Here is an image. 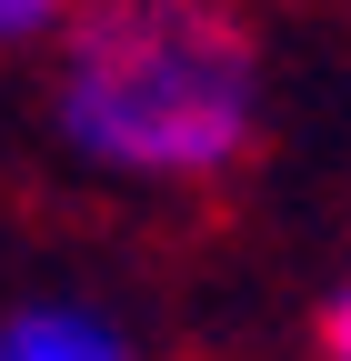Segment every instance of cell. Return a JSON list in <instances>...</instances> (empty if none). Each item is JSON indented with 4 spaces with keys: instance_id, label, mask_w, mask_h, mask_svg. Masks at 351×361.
Listing matches in <instances>:
<instances>
[{
    "instance_id": "obj_1",
    "label": "cell",
    "mask_w": 351,
    "mask_h": 361,
    "mask_svg": "<svg viewBox=\"0 0 351 361\" xmlns=\"http://www.w3.org/2000/svg\"><path fill=\"white\" fill-rule=\"evenodd\" d=\"M261 40L241 0H70L51 30V130L121 191H211L261 151Z\"/></svg>"
},
{
    "instance_id": "obj_2",
    "label": "cell",
    "mask_w": 351,
    "mask_h": 361,
    "mask_svg": "<svg viewBox=\"0 0 351 361\" xmlns=\"http://www.w3.org/2000/svg\"><path fill=\"white\" fill-rule=\"evenodd\" d=\"M0 361H151V341L121 311H101V301L51 291V301H11L0 311Z\"/></svg>"
},
{
    "instance_id": "obj_3",
    "label": "cell",
    "mask_w": 351,
    "mask_h": 361,
    "mask_svg": "<svg viewBox=\"0 0 351 361\" xmlns=\"http://www.w3.org/2000/svg\"><path fill=\"white\" fill-rule=\"evenodd\" d=\"M70 0H0V51H30V40H51L61 30Z\"/></svg>"
},
{
    "instance_id": "obj_4",
    "label": "cell",
    "mask_w": 351,
    "mask_h": 361,
    "mask_svg": "<svg viewBox=\"0 0 351 361\" xmlns=\"http://www.w3.org/2000/svg\"><path fill=\"white\" fill-rule=\"evenodd\" d=\"M312 361H351V281L321 301V322H312Z\"/></svg>"
}]
</instances>
